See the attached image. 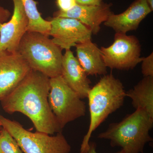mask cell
Wrapping results in <instances>:
<instances>
[{"instance_id": "obj_5", "label": "cell", "mask_w": 153, "mask_h": 153, "mask_svg": "<svg viewBox=\"0 0 153 153\" xmlns=\"http://www.w3.org/2000/svg\"><path fill=\"white\" fill-rule=\"evenodd\" d=\"M2 127L18 143L24 153H69L71 146L62 132L51 136L41 132H32L19 122L0 114Z\"/></svg>"}, {"instance_id": "obj_18", "label": "cell", "mask_w": 153, "mask_h": 153, "mask_svg": "<svg viewBox=\"0 0 153 153\" xmlns=\"http://www.w3.org/2000/svg\"><path fill=\"white\" fill-rule=\"evenodd\" d=\"M141 71L144 76L153 77V53L146 57H143Z\"/></svg>"}, {"instance_id": "obj_1", "label": "cell", "mask_w": 153, "mask_h": 153, "mask_svg": "<svg viewBox=\"0 0 153 153\" xmlns=\"http://www.w3.org/2000/svg\"><path fill=\"white\" fill-rule=\"evenodd\" d=\"M50 78L31 69L24 79L0 101L3 110L20 112L32 122L36 131L54 134L62 132L49 106Z\"/></svg>"}, {"instance_id": "obj_9", "label": "cell", "mask_w": 153, "mask_h": 153, "mask_svg": "<svg viewBox=\"0 0 153 153\" xmlns=\"http://www.w3.org/2000/svg\"><path fill=\"white\" fill-rule=\"evenodd\" d=\"M31 69L18 52L0 50V100L15 88Z\"/></svg>"}, {"instance_id": "obj_22", "label": "cell", "mask_w": 153, "mask_h": 153, "mask_svg": "<svg viewBox=\"0 0 153 153\" xmlns=\"http://www.w3.org/2000/svg\"><path fill=\"white\" fill-rule=\"evenodd\" d=\"M78 4L86 5H98L102 2V0H76Z\"/></svg>"}, {"instance_id": "obj_8", "label": "cell", "mask_w": 153, "mask_h": 153, "mask_svg": "<svg viewBox=\"0 0 153 153\" xmlns=\"http://www.w3.org/2000/svg\"><path fill=\"white\" fill-rule=\"evenodd\" d=\"M49 36L53 43L61 49H71L76 44L91 40L90 29L78 20L71 18L54 17L49 20Z\"/></svg>"}, {"instance_id": "obj_20", "label": "cell", "mask_w": 153, "mask_h": 153, "mask_svg": "<svg viewBox=\"0 0 153 153\" xmlns=\"http://www.w3.org/2000/svg\"><path fill=\"white\" fill-rule=\"evenodd\" d=\"M11 16L12 15L9 10L0 4V25L7 22Z\"/></svg>"}, {"instance_id": "obj_12", "label": "cell", "mask_w": 153, "mask_h": 153, "mask_svg": "<svg viewBox=\"0 0 153 153\" xmlns=\"http://www.w3.org/2000/svg\"><path fill=\"white\" fill-rule=\"evenodd\" d=\"M152 11L146 0H135L123 13L117 15L113 13L104 25L112 28L116 33L126 34L136 30Z\"/></svg>"}, {"instance_id": "obj_16", "label": "cell", "mask_w": 153, "mask_h": 153, "mask_svg": "<svg viewBox=\"0 0 153 153\" xmlns=\"http://www.w3.org/2000/svg\"><path fill=\"white\" fill-rule=\"evenodd\" d=\"M29 21L27 31L37 32L49 36L51 30L50 21L41 16L37 8L38 2L34 0H21Z\"/></svg>"}, {"instance_id": "obj_10", "label": "cell", "mask_w": 153, "mask_h": 153, "mask_svg": "<svg viewBox=\"0 0 153 153\" xmlns=\"http://www.w3.org/2000/svg\"><path fill=\"white\" fill-rule=\"evenodd\" d=\"M12 1L14 8L11 19L0 25V50L16 52L27 32L29 21L21 0Z\"/></svg>"}, {"instance_id": "obj_17", "label": "cell", "mask_w": 153, "mask_h": 153, "mask_svg": "<svg viewBox=\"0 0 153 153\" xmlns=\"http://www.w3.org/2000/svg\"><path fill=\"white\" fill-rule=\"evenodd\" d=\"M0 153H24L16 140L3 128L0 134Z\"/></svg>"}, {"instance_id": "obj_6", "label": "cell", "mask_w": 153, "mask_h": 153, "mask_svg": "<svg viewBox=\"0 0 153 153\" xmlns=\"http://www.w3.org/2000/svg\"><path fill=\"white\" fill-rule=\"evenodd\" d=\"M50 85L48 101L60 128L85 115V102L61 75L50 78Z\"/></svg>"}, {"instance_id": "obj_11", "label": "cell", "mask_w": 153, "mask_h": 153, "mask_svg": "<svg viewBox=\"0 0 153 153\" xmlns=\"http://www.w3.org/2000/svg\"><path fill=\"white\" fill-rule=\"evenodd\" d=\"M111 7V4L103 2L98 5H86L77 3L69 10L55 12L54 17L76 19L89 28L92 34L97 35L100 31L101 24L113 13Z\"/></svg>"}, {"instance_id": "obj_4", "label": "cell", "mask_w": 153, "mask_h": 153, "mask_svg": "<svg viewBox=\"0 0 153 153\" xmlns=\"http://www.w3.org/2000/svg\"><path fill=\"white\" fill-rule=\"evenodd\" d=\"M18 52L33 70L49 78L61 75L62 49L49 36L27 31L20 42Z\"/></svg>"}, {"instance_id": "obj_21", "label": "cell", "mask_w": 153, "mask_h": 153, "mask_svg": "<svg viewBox=\"0 0 153 153\" xmlns=\"http://www.w3.org/2000/svg\"><path fill=\"white\" fill-rule=\"evenodd\" d=\"M96 144L95 143L89 142L87 147L85 148L82 153H97L96 151ZM116 153H123V151L121 150Z\"/></svg>"}, {"instance_id": "obj_25", "label": "cell", "mask_w": 153, "mask_h": 153, "mask_svg": "<svg viewBox=\"0 0 153 153\" xmlns=\"http://www.w3.org/2000/svg\"><path fill=\"white\" fill-rule=\"evenodd\" d=\"M0 126H2L1 123V121H0Z\"/></svg>"}, {"instance_id": "obj_7", "label": "cell", "mask_w": 153, "mask_h": 153, "mask_svg": "<svg viewBox=\"0 0 153 153\" xmlns=\"http://www.w3.org/2000/svg\"><path fill=\"white\" fill-rule=\"evenodd\" d=\"M107 68L118 70L133 69L141 63V45L138 39L133 36L116 33L114 41L109 47L100 49Z\"/></svg>"}, {"instance_id": "obj_3", "label": "cell", "mask_w": 153, "mask_h": 153, "mask_svg": "<svg viewBox=\"0 0 153 153\" xmlns=\"http://www.w3.org/2000/svg\"><path fill=\"white\" fill-rule=\"evenodd\" d=\"M153 117L145 110L136 109L120 122L109 125L97 137L107 140L113 147H119L123 153H143L147 143L153 141L150 131Z\"/></svg>"}, {"instance_id": "obj_2", "label": "cell", "mask_w": 153, "mask_h": 153, "mask_svg": "<svg viewBox=\"0 0 153 153\" xmlns=\"http://www.w3.org/2000/svg\"><path fill=\"white\" fill-rule=\"evenodd\" d=\"M126 97L123 84L112 74H105L91 88L87 96L90 124L82 140L80 153L87 146L93 132L110 114L123 106Z\"/></svg>"}, {"instance_id": "obj_13", "label": "cell", "mask_w": 153, "mask_h": 153, "mask_svg": "<svg viewBox=\"0 0 153 153\" xmlns=\"http://www.w3.org/2000/svg\"><path fill=\"white\" fill-rule=\"evenodd\" d=\"M61 76L80 98L87 97L91 82L71 49L66 50L63 55Z\"/></svg>"}, {"instance_id": "obj_24", "label": "cell", "mask_w": 153, "mask_h": 153, "mask_svg": "<svg viewBox=\"0 0 153 153\" xmlns=\"http://www.w3.org/2000/svg\"><path fill=\"white\" fill-rule=\"evenodd\" d=\"M2 127L0 126V134H1V132L2 130Z\"/></svg>"}, {"instance_id": "obj_15", "label": "cell", "mask_w": 153, "mask_h": 153, "mask_svg": "<svg viewBox=\"0 0 153 153\" xmlns=\"http://www.w3.org/2000/svg\"><path fill=\"white\" fill-rule=\"evenodd\" d=\"M135 109H143L153 117V77L144 76L133 88L126 91Z\"/></svg>"}, {"instance_id": "obj_19", "label": "cell", "mask_w": 153, "mask_h": 153, "mask_svg": "<svg viewBox=\"0 0 153 153\" xmlns=\"http://www.w3.org/2000/svg\"><path fill=\"white\" fill-rule=\"evenodd\" d=\"M56 4L59 11L66 12L69 10L76 5V0H56Z\"/></svg>"}, {"instance_id": "obj_23", "label": "cell", "mask_w": 153, "mask_h": 153, "mask_svg": "<svg viewBox=\"0 0 153 153\" xmlns=\"http://www.w3.org/2000/svg\"><path fill=\"white\" fill-rule=\"evenodd\" d=\"M151 10H153V0H146Z\"/></svg>"}, {"instance_id": "obj_14", "label": "cell", "mask_w": 153, "mask_h": 153, "mask_svg": "<svg viewBox=\"0 0 153 153\" xmlns=\"http://www.w3.org/2000/svg\"><path fill=\"white\" fill-rule=\"evenodd\" d=\"M75 47L76 58L88 76L107 74V67L101 50L97 44L90 40L76 44Z\"/></svg>"}]
</instances>
